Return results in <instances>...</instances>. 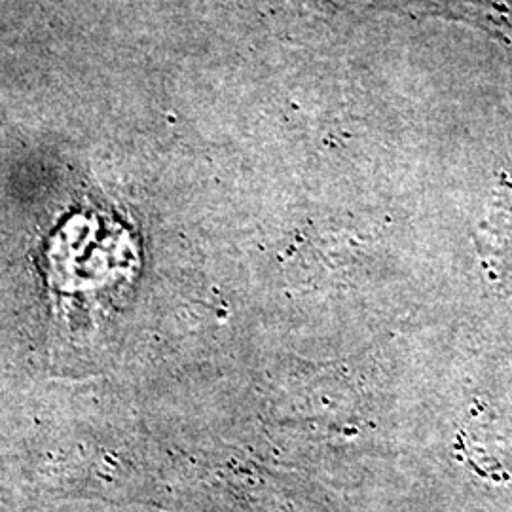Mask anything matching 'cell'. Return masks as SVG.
Wrapping results in <instances>:
<instances>
[]
</instances>
